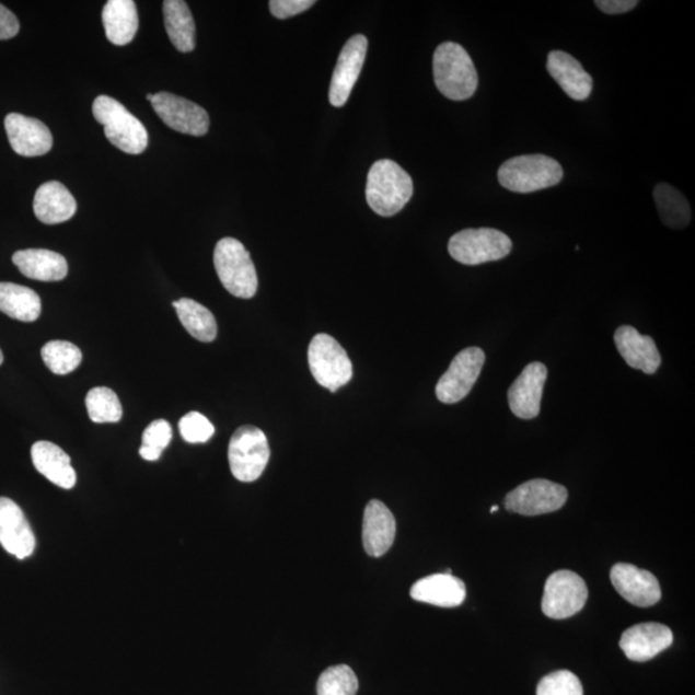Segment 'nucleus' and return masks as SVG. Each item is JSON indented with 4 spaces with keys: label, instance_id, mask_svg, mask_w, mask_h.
I'll return each instance as SVG.
<instances>
[{
    "label": "nucleus",
    "instance_id": "ddd939ff",
    "mask_svg": "<svg viewBox=\"0 0 695 695\" xmlns=\"http://www.w3.org/2000/svg\"><path fill=\"white\" fill-rule=\"evenodd\" d=\"M368 48L369 40L361 34L352 36L343 47L334 70L331 92H328V100L334 107H343L347 104L361 74Z\"/></svg>",
    "mask_w": 695,
    "mask_h": 695
},
{
    "label": "nucleus",
    "instance_id": "b1692460",
    "mask_svg": "<svg viewBox=\"0 0 695 695\" xmlns=\"http://www.w3.org/2000/svg\"><path fill=\"white\" fill-rule=\"evenodd\" d=\"M12 260L22 275L36 281H62L69 273L65 257L46 248H27V251L16 252Z\"/></svg>",
    "mask_w": 695,
    "mask_h": 695
},
{
    "label": "nucleus",
    "instance_id": "20e7f679",
    "mask_svg": "<svg viewBox=\"0 0 695 695\" xmlns=\"http://www.w3.org/2000/svg\"><path fill=\"white\" fill-rule=\"evenodd\" d=\"M93 115L105 127V136L115 148L130 155H139L148 149V130L119 101L108 96L97 97L93 102Z\"/></svg>",
    "mask_w": 695,
    "mask_h": 695
},
{
    "label": "nucleus",
    "instance_id": "f704fd0d",
    "mask_svg": "<svg viewBox=\"0 0 695 695\" xmlns=\"http://www.w3.org/2000/svg\"><path fill=\"white\" fill-rule=\"evenodd\" d=\"M537 695H583V686L574 672L560 670L541 680Z\"/></svg>",
    "mask_w": 695,
    "mask_h": 695
},
{
    "label": "nucleus",
    "instance_id": "6e6552de",
    "mask_svg": "<svg viewBox=\"0 0 695 695\" xmlns=\"http://www.w3.org/2000/svg\"><path fill=\"white\" fill-rule=\"evenodd\" d=\"M270 456L268 439L257 427H241L232 436L229 461L233 477L251 483L260 478Z\"/></svg>",
    "mask_w": 695,
    "mask_h": 695
},
{
    "label": "nucleus",
    "instance_id": "39448f33",
    "mask_svg": "<svg viewBox=\"0 0 695 695\" xmlns=\"http://www.w3.org/2000/svg\"><path fill=\"white\" fill-rule=\"evenodd\" d=\"M215 267L224 289L233 297L251 299L257 294V270L251 254L239 240L224 238L218 241Z\"/></svg>",
    "mask_w": 695,
    "mask_h": 695
},
{
    "label": "nucleus",
    "instance_id": "2f4dec72",
    "mask_svg": "<svg viewBox=\"0 0 695 695\" xmlns=\"http://www.w3.org/2000/svg\"><path fill=\"white\" fill-rule=\"evenodd\" d=\"M85 406L91 420L97 424L118 422L123 408L118 396L106 386L93 387L86 394Z\"/></svg>",
    "mask_w": 695,
    "mask_h": 695
},
{
    "label": "nucleus",
    "instance_id": "f8f14e48",
    "mask_svg": "<svg viewBox=\"0 0 695 695\" xmlns=\"http://www.w3.org/2000/svg\"><path fill=\"white\" fill-rule=\"evenodd\" d=\"M159 118L167 127L183 135L202 137L208 134L210 119L205 109L195 102L175 96L170 92L148 94Z\"/></svg>",
    "mask_w": 695,
    "mask_h": 695
},
{
    "label": "nucleus",
    "instance_id": "a878e982",
    "mask_svg": "<svg viewBox=\"0 0 695 695\" xmlns=\"http://www.w3.org/2000/svg\"><path fill=\"white\" fill-rule=\"evenodd\" d=\"M102 22L109 43L127 46L138 31L139 20L134 0H109L102 11Z\"/></svg>",
    "mask_w": 695,
    "mask_h": 695
},
{
    "label": "nucleus",
    "instance_id": "dca6fc26",
    "mask_svg": "<svg viewBox=\"0 0 695 695\" xmlns=\"http://www.w3.org/2000/svg\"><path fill=\"white\" fill-rule=\"evenodd\" d=\"M4 127L11 148L21 157H42L53 149V134L46 124L38 119L12 113L5 116Z\"/></svg>",
    "mask_w": 695,
    "mask_h": 695
},
{
    "label": "nucleus",
    "instance_id": "9b49d317",
    "mask_svg": "<svg viewBox=\"0 0 695 695\" xmlns=\"http://www.w3.org/2000/svg\"><path fill=\"white\" fill-rule=\"evenodd\" d=\"M486 355L478 347H471L453 358L436 386L437 398L442 404L453 405L463 401L471 393L480 375Z\"/></svg>",
    "mask_w": 695,
    "mask_h": 695
},
{
    "label": "nucleus",
    "instance_id": "72a5a7b5",
    "mask_svg": "<svg viewBox=\"0 0 695 695\" xmlns=\"http://www.w3.org/2000/svg\"><path fill=\"white\" fill-rule=\"evenodd\" d=\"M173 437L171 424L160 419L152 421L143 431L142 445L139 455L148 461H157L161 453L170 445Z\"/></svg>",
    "mask_w": 695,
    "mask_h": 695
},
{
    "label": "nucleus",
    "instance_id": "f257e3e1",
    "mask_svg": "<svg viewBox=\"0 0 695 695\" xmlns=\"http://www.w3.org/2000/svg\"><path fill=\"white\" fill-rule=\"evenodd\" d=\"M414 195L409 174L393 160H379L368 175L366 200L382 217H393L404 209Z\"/></svg>",
    "mask_w": 695,
    "mask_h": 695
},
{
    "label": "nucleus",
    "instance_id": "1a4fd4ad",
    "mask_svg": "<svg viewBox=\"0 0 695 695\" xmlns=\"http://www.w3.org/2000/svg\"><path fill=\"white\" fill-rule=\"evenodd\" d=\"M568 491L565 486L552 480L532 479L518 486L505 497V508L511 513L536 517L565 507Z\"/></svg>",
    "mask_w": 695,
    "mask_h": 695
},
{
    "label": "nucleus",
    "instance_id": "6ab92c4d",
    "mask_svg": "<svg viewBox=\"0 0 695 695\" xmlns=\"http://www.w3.org/2000/svg\"><path fill=\"white\" fill-rule=\"evenodd\" d=\"M396 518L386 505L379 500H371L366 505L362 525V541L364 552L374 558L383 556L396 538Z\"/></svg>",
    "mask_w": 695,
    "mask_h": 695
},
{
    "label": "nucleus",
    "instance_id": "4468645a",
    "mask_svg": "<svg viewBox=\"0 0 695 695\" xmlns=\"http://www.w3.org/2000/svg\"><path fill=\"white\" fill-rule=\"evenodd\" d=\"M611 581L622 598L640 609H648L661 600L660 582L649 570L618 563L611 570Z\"/></svg>",
    "mask_w": 695,
    "mask_h": 695
},
{
    "label": "nucleus",
    "instance_id": "aec40b11",
    "mask_svg": "<svg viewBox=\"0 0 695 695\" xmlns=\"http://www.w3.org/2000/svg\"><path fill=\"white\" fill-rule=\"evenodd\" d=\"M614 343L619 355L632 369L640 370L647 375H653L660 369L662 362L660 350L650 336L641 335L633 326H621L614 334Z\"/></svg>",
    "mask_w": 695,
    "mask_h": 695
},
{
    "label": "nucleus",
    "instance_id": "a19ab883",
    "mask_svg": "<svg viewBox=\"0 0 695 695\" xmlns=\"http://www.w3.org/2000/svg\"><path fill=\"white\" fill-rule=\"evenodd\" d=\"M497 510H499V507H493L491 508V513H496Z\"/></svg>",
    "mask_w": 695,
    "mask_h": 695
},
{
    "label": "nucleus",
    "instance_id": "c756f323",
    "mask_svg": "<svg viewBox=\"0 0 695 695\" xmlns=\"http://www.w3.org/2000/svg\"><path fill=\"white\" fill-rule=\"evenodd\" d=\"M653 196L658 215L670 229L683 230L691 223V204L674 186L660 183L656 186Z\"/></svg>",
    "mask_w": 695,
    "mask_h": 695
},
{
    "label": "nucleus",
    "instance_id": "7ed1b4c3",
    "mask_svg": "<svg viewBox=\"0 0 695 695\" xmlns=\"http://www.w3.org/2000/svg\"><path fill=\"white\" fill-rule=\"evenodd\" d=\"M563 174L565 172L558 161L536 153L505 161L497 178L508 192L532 194L559 185Z\"/></svg>",
    "mask_w": 695,
    "mask_h": 695
},
{
    "label": "nucleus",
    "instance_id": "5701e85b",
    "mask_svg": "<svg viewBox=\"0 0 695 695\" xmlns=\"http://www.w3.org/2000/svg\"><path fill=\"white\" fill-rule=\"evenodd\" d=\"M77 208L74 196L60 182H47L36 189L34 213L44 224L68 222L76 216Z\"/></svg>",
    "mask_w": 695,
    "mask_h": 695
},
{
    "label": "nucleus",
    "instance_id": "0eeeda50",
    "mask_svg": "<svg viewBox=\"0 0 695 695\" xmlns=\"http://www.w3.org/2000/svg\"><path fill=\"white\" fill-rule=\"evenodd\" d=\"M309 362L314 380L332 393L352 380V362L346 349L331 335L314 336L309 348Z\"/></svg>",
    "mask_w": 695,
    "mask_h": 695
},
{
    "label": "nucleus",
    "instance_id": "7c9ffc66",
    "mask_svg": "<svg viewBox=\"0 0 695 695\" xmlns=\"http://www.w3.org/2000/svg\"><path fill=\"white\" fill-rule=\"evenodd\" d=\"M42 358L56 375H68L82 363L83 355L76 344L63 340L48 341L42 348Z\"/></svg>",
    "mask_w": 695,
    "mask_h": 695
},
{
    "label": "nucleus",
    "instance_id": "ea45409f",
    "mask_svg": "<svg viewBox=\"0 0 695 695\" xmlns=\"http://www.w3.org/2000/svg\"><path fill=\"white\" fill-rule=\"evenodd\" d=\"M3 361H4V356H3L2 350H0V364H2Z\"/></svg>",
    "mask_w": 695,
    "mask_h": 695
},
{
    "label": "nucleus",
    "instance_id": "cd10ccee",
    "mask_svg": "<svg viewBox=\"0 0 695 695\" xmlns=\"http://www.w3.org/2000/svg\"><path fill=\"white\" fill-rule=\"evenodd\" d=\"M0 312L22 322H34L42 313V300L22 285L0 282Z\"/></svg>",
    "mask_w": 695,
    "mask_h": 695
},
{
    "label": "nucleus",
    "instance_id": "c85d7f7f",
    "mask_svg": "<svg viewBox=\"0 0 695 695\" xmlns=\"http://www.w3.org/2000/svg\"><path fill=\"white\" fill-rule=\"evenodd\" d=\"M182 325L189 335L202 343H210L217 338V321L207 306L194 299L182 298L173 302Z\"/></svg>",
    "mask_w": 695,
    "mask_h": 695
},
{
    "label": "nucleus",
    "instance_id": "e433bc0d",
    "mask_svg": "<svg viewBox=\"0 0 695 695\" xmlns=\"http://www.w3.org/2000/svg\"><path fill=\"white\" fill-rule=\"evenodd\" d=\"M314 0H270L269 11L276 19L285 20L310 10Z\"/></svg>",
    "mask_w": 695,
    "mask_h": 695
},
{
    "label": "nucleus",
    "instance_id": "a211bd4d",
    "mask_svg": "<svg viewBox=\"0 0 695 695\" xmlns=\"http://www.w3.org/2000/svg\"><path fill=\"white\" fill-rule=\"evenodd\" d=\"M674 634L670 627L648 622L635 625L622 635L619 647L628 660L647 662L671 647Z\"/></svg>",
    "mask_w": 695,
    "mask_h": 695
},
{
    "label": "nucleus",
    "instance_id": "412c9836",
    "mask_svg": "<svg viewBox=\"0 0 695 695\" xmlns=\"http://www.w3.org/2000/svg\"><path fill=\"white\" fill-rule=\"evenodd\" d=\"M546 68L548 74L560 85L569 99L584 101L590 97L594 83L575 57L563 53V50H552L547 56Z\"/></svg>",
    "mask_w": 695,
    "mask_h": 695
},
{
    "label": "nucleus",
    "instance_id": "58836bf2",
    "mask_svg": "<svg viewBox=\"0 0 695 695\" xmlns=\"http://www.w3.org/2000/svg\"><path fill=\"white\" fill-rule=\"evenodd\" d=\"M598 9L609 14L626 13L638 5L636 0H596Z\"/></svg>",
    "mask_w": 695,
    "mask_h": 695
},
{
    "label": "nucleus",
    "instance_id": "f03ea898",
    "mask_svg": "<svg viewBox=\"0 0 695 695\" xmlns=\"http://www.w3.org/2000/svg\"><path fill=\"white\" fill-rule=\"evenodd\" d=\"M433 76L438 91L452 101L470 100L478 88V72L472 57L457 43L445 42L438 46Z\"/></svg>",
    "mask_w": 695,
    "mask_h": 695
},
{
    "label": "nucleus",
    "instance_id": "f3484780",
    "mask_svg": "<svg viewBox=\"0 0 695 695\" xmlns=\"http://www.w3.org/2000/svg\"><path fill=\"white\" fill-rule=\"evenodd\" d=\"M0 545L20 560L28 558L36 545L24 511L7 497H0Z\"/></svg>",
    "mask_w": 695,
    "mask_h": 695
},
{
    "label": "nucleus",
    "instance_id": "473e14b6",
    "mask_svg": "<svg viewBox=\"0 0 695 695\" xmlns=\"http://www.w3.org/2000/svg\"><path fill=\"white\" fill-rule=\"evenodd\" d=\"M358 679L346 664L333 665L322 672L317 683L318 695H356Z\"/></svg>",
    "mask_w": 695,
    "mask_h": 695
},
{
    "label": "nucleus",
    "instance_id": "393cba45",
    "mask_svg": "<svg viewBox=\"0 0 695 695\" xmlns=\"http://www.w3.org/2000/svg\"><path fill=\"white\" fill-rule=\"evenodd\" d=\"M32 459L35 470L57 487L71 489L76 486L77 473L70 456L57 444L47 441L34 443Z\"/></svg>",
    "mask_w": 695,
    "mask_h": 695
},
{
    "label": "nucleus",
    "instance_id": "bb28decb",
    "mask_svg": "<svg viewBox=\"0 0 695 695\" xmlns=\"http://www.w3.org/2000/svg\"><path fill=\"white\" fill-rule=\"evenodd\" d=\"M167 36L182 54L195 49L196 27L192 11L183 0H165L163 4Z\"/></svg>",
    "mask_w": 695,
    "mask_h": 695
},
{
    "label": "nucleus",
    "instance_id": "4be33fe9",
    "mask_svg": "<svg viewBox=\"0 0 695 695\" xmlns=\"http://www.w3.org/2000/svg\"><path fill=\"white\" fill-rule=\"evenodd\" d=\"M409 594L416 602L455 609L464 603L466 588L465 583L453 575L437 574L414 583Z\"/></svg>",
    "mask_w": 695,
    "mask_h": 695
},
{
    "label": "nucleus",
    "instance_id": "423d86ee",
    "mask_svg": "<svg viewBox=\"0 0 695 695\" xmlns=\"http://www.w3.org/2000/svg\"><path fill=\"white\" fill-rule=\"evenodd\" d=\"M513 243L503 232L494 229H471L455 233L449 243V253L453 259L465 266H479L483 263L507 258Z\"/></svg>",
    "mask_w": 695,
    "mask_h": 695
},
{
    "label": "nucleus",
    "instance_id": "4c0bfd02",
    "mask_svg": "<svg viewBox=\"0 0 695 695\" xmlns=\"http://www.w3.org/2000/svg\"><path fill=\"white\" fill-rule=\"evenodd\" d=\"M20 32V22L14 14L0 4V40L12 39Z\"/></svg>",
    "mask_w": 695,
    "mask_h": 695
},
{
    "label": "nucleus",
    "instance_id": "2eb2a0df",
    "mask_svg": "<svg viewBox=\"0 0 695 695\" xmlns=\"http://www.w3.org/2000/svg\"><path fill=\"white\" fill-rule=\"evenodd\" d=\"M546 379V366L541 362H532L525 366L522 374L510 386L508 392L509 406L511 413L519 419L532 420L540 415Z\"/></svg>",
    "mask_w": 695,
    "mask_h": 695
},
{
    "label": "nucleus",
    "instance_id": "9d476101",
    "mask_svg": "<svg viewBox=\"0 0 695 695\" xmlns=\"http://www.w3.org/2000/svg\"><path fill=\"white\" fill-rule=\"evenodd\" d=\"M589 590L582 577L572 570H558L547 578L543 612L553 619H566L582 611Z\"/></svg>",
    "mask_w": 695,
    "mask_h": 695
},
{
    "label": "nucleus",
    "instance_id": "c9c22d12",
    "mask_svg": "<svg viewBox=\"0 0 695 695\" xmlns=\"http://www.w3.org/2000/svg\"><path fill=\"white\" fill-rule=\"evenodd\" d=\"M179 431L183 439L188 443H205L215 436L216 429L207 417L200 413H189L182 417Z\"/></svg>",
    "mask_w": 695,
    "mask_h": 695
}]
</instances>
